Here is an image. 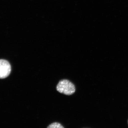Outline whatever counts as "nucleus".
I'll use <instances>...</instances> for the list:
<instances>
[{
    "label": "nucleus",
    "instance_id": "obj_4",
    "mask_svg": "<svg viewBox=\"0 0 128 128\" xmlns=\"http://www.w3.org/2000/svg\"></svg>",
    "mask_w": 128,
    "mask_h": 128
},
{
    "label": "nucleus",
    "instance_id": "obj_2",
    "mask_svg": "<svg viewBox=\"0 0 128 128\" xmlns=\"http://www.w3.org/2000/svg\"><path fill=\"white\" fill-rule=\"evenodd\" d=\"M10 64L6 60L0 59V79L9 76L11 72Z\"/></svg>",
    "mask_w": 128,
    "mask_h": 128
},
{
    "label": "nucleus",
    "instance_id": "obj_3",
    "mask_svg": "<svg viewBox=\"0 0 128 128\" xmlns=\"http://www.w3.org/2000/svg\"><path fill=\"white\" fill-rule=\"evenodd\" d=\"M47 128H64L60 123L58 122H54L49 124L47 127Z\"/></svg>",
    "mask_w": 128,
    "mask_h": 128
},
{
    "label": "nucleus",
    "instance_id": "obj_1",
    "mask_svg": "<svg viewBox=\"0 0 128 128\" xmlns=\"http://www.w3.org/2000/svg\"><path fill=\"white\" fill-rule=\"evenodd\" d=\"M57 90L65 95H72L76 91L75 87L73 83L68 80H64L60 81L57 85Z\"/></svg>",
    "mask_w": 128,
    "mask_h": 128
}]
</instances>
